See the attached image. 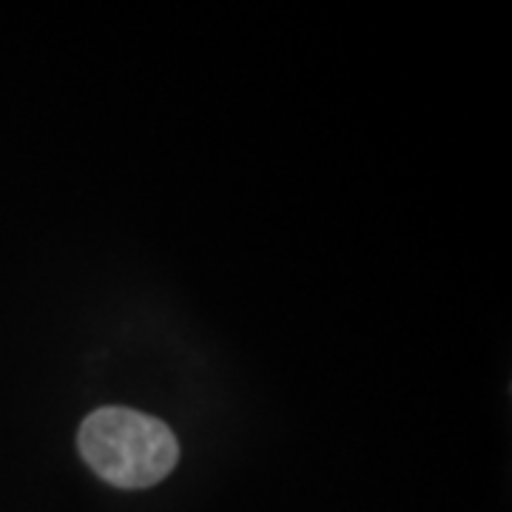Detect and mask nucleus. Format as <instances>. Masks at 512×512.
<instances>
[{
	"label": "nucleus",
	"mask_w": 512,
	"mask_h": 512,
	"mask_svg": "<svg viewBox=\"0 0 512 512\" xmlns=\"http://www.w3.org/2000/svg\"><path fill=\"white\" fill-rule=\"evenodd\" d=\"M80 453L103 481L143 490L174 470L180 447L163 421L126 407H103L83 421Z\"/></svg>",
	"instance_id": "1"
}]
</instances>
